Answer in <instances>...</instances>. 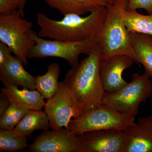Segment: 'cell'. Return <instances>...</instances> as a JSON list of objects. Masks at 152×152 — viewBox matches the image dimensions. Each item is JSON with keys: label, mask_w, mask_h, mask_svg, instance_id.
<instances>
[{"label": "cell", "mask_w": 152, "mask_h": 152, "mask_svg": "<svg viewBox=\"0 0 152 152\" xmlns=\"http://www.w3.org/2000/svg\"><path fill=\"white\" fill-rule=\"evenodd\" d=\"M107 7L101 6L86 17L75 13L66 14L61 20L48 18L45 14L37 15L40 28L38 36L56 40L80 41L93 39L100 31L107 15Z\"/></svg>", "instance_id": "1"}, {"label": "cell", "mask_w": 152, "mask_h": 152, "mask_svg": "<svg viewBox=\"0 0 152 152\" xmlns=\"http://www.w3.org/2000/svg\"><path fill=\"white\" fill-rule=\"evenodd\" d=\"M100 53L98 49L72 67L66 75L64 82L83 113L102 104L106 92L100 75Z\"/></svg>", "instance_id": "2"}, {"label": "cell", "mask_w": 152, "mask_h": 152, "mask_svg": "<svg viewBox=\"0 0 152 152\" xmlns=\"http://www.w3.org/2000/svg\"><path fill=\"white\" fill-rule=\"evenodd\" d=\"M129 0H117L107 7V15L100 31L95 38L100 53L101 61L113 56L124 55L138 64L130 34L124 24V14Z\"/></svg>", "instance_id": "3"}, {"label": "cell", "mask_w": 152, "mask_h": 152, "mask_svg": "<svg viewBox=\"0 0 152 152\" xmlns=\"http://www.w3.org/2000/svg\"><path fill=\"white\" fill-rule=\"evenodd\" d=\"M18 10L11 13L0 15V41L12 50L24 65L28 55L35 45L32 23L23 18Z\"/></svg>", "instance_id": "4"}, {"label": "cell", "mask_w": 152, "mask_h": 152, "mask_svg": "<svg viewBox=\"0 0 152 152\" xmlns=\"http://www.w3.org/2000/svg\"><path fill=\"white\" fill-rule=\"evenodd\" d=\"M134 119L126 116L112 106L102 104L83 112L77 118L72 119L68 129L76 135L110 129L124 131L135 123Z\"/></svg>", "instance_id": "5"}, {"label": "cell", "mask_w": 152, "mask_h": 152, "mask_svg": "<svg viewBox=\"0 0 152 152\" xmlns=\"http://www.w3.org/2000/svg\"><path fill=\"white\" fill-rule=\"evenodd\" d=\"M152 94V82L144 73L133 74L132 79L123 88L111 94L106 93L102 104L112 106L126 116L135 119L141 104Z\"/></svg>", "instance_id": "6"}, {"label": "cell", "mask_w": 152, "mask_h": 152, "mask_svg": "<svg viewBox=\"0 0 152 152\" xmlns=\"http://www.w3.org/2000/svg\"><path fill=\"white\" fill-rule=\"evenodd\" d=\"M33 38L36 43L28 53V58L57 57L66 60L72 67L79 64L80 55L88 56L99 49L95 38L80 41L50 40L39 37L35 32Z\"/></svg>", "instance_id": "7"}, {"label": "cell", "mask_w": 152, "mask_h": 152, "mask_svg": "<svg viewBox=\"0 0 152 152\" xmlns=\"http://www.w3.org/2000/svg\"><path fill=\"white\" fill-rule=\"evenodd\" d=\"M45 112L48 118L52 129H68L72 118H76L83 113L73 94L64 82H59L54 96L47 100Z\"/></svg>", "instance_id": "8"}, {"label": "cell", "mask_w": 152, "mask_h": 152, "mask_svg": "<svg viewBox=\"0 0 152 152\" xmlns=\"http://www.w3.org/2000/svg\"><path fill=\"white\" fill-rule=\"evenodd\" d=\"M76 152H124L126 136L124 131L110 129L77 135Z\"/></svg>", "instance_id": "9"}, {"label": "cell", "mask_w": 152, "mask_h": 152, "mask_svg": "<svg viewBox=\"0 0 152 152\" xmlns=\"http://www.w3.org/2000/svg\"><path fill=\"white\" fill-rule=\"evenodd\" d=\"M77 135L66 128L44 131L28 147L31 152H76Z\"/></svg>", "instance_id": "10"}, {"label": "cell", "mask_w": 152, "mask_h": 152, "mask_svg": "<svg viewBox=\"0 0 152 152\" xmlns=\"http://www.w3.org/2000/svg\"><path fill=\"white\" fill-rule=\"evenodd\" d=\"M134 61L131 57L118 55L101 61L99 73L106 93L118 91L128 83L122 77L124 71L132 65Z\"/></svg>", "instance_id": "11"}, {"label": "cell", "mask_w": 152, "mask_h": 152, "mask_svg": "<svg viewBox=\"0 0 152 152\" xmlns=\"http://www.w3.org/2000/svg\"><path fill=\"white\" fill-rule=\"evenodd\" d=\"M126 136L124 152H152V116L139 118L124 131Z\"/></svg>", "instance_id": "12"}, {"label": "cell", "mask_w": 152, "mask_h": 152, "mask_svg": "<svg viewBox=\"0 0 152 152\" xmlns=\"http://www.w3.org/2000/svg\"><path fill=\"white\" fill-rule=\"evenodd\" d=\"M18 58L11 56L8 61L0 69V80L4 87L20 86L28 89L36 90V77L25 69Z\"/></svg>", "instance_id": "13"}, {"label": "cell", "mask_w": 152, "mask_h": 152, "mask_svg": "<svg viewBox=\"0 0 152 152\" xmlns=\"http://www.w3.org/2000/svg\"><path fill=\"white\" fill-rule=\"evenodd\" d=\"M50 7L57 10L63 15L70 13L83 15L91 12L101 6L108 5L104 0H45Z\"/></svg>", "instance_id": "14"}, {"label": "cell", "mask_w": 152, "mask_h": 152, "mask_svg": "<svg viewBox=\"0 0 152 152\" xmlns=\"http://www.w3.org/2000/svg\"><path fill=\"white\" fill-rule=\"evenodd\" d=\"M18 87L15 86L4 87L1 89V91L7 96L11 102H18L31 110H42L45 102L40 93L36 90H29L25 88L20 90Z\"/></svg>", "instance_id": "15"}, {"label": "cell", "mask_w": 152, "mask_h": 152, "mask_svg": "<svg viewBox=\"0 0 152 152\" xmlns=\"http://www.w3.org/2000/svg\"><path fill=\"white\" fill-rule=\"evenodd\" d=\"M133 48L145 73L152 79V37L144 34L130 33Z\"/></svg>", "instance_id": "16"}, {"label": "cell", "mask_w": 152, "mask_h": 152, "mask_svg": "<svg viewBox=\"0 0 152 152\" xmlns=\"http://www.w3.org/2000/svg\"><path fill=\"white\" fill-rule=\"evenodd\" d=\"M50 128L49 118L45 111L30 110L14 129L28 138L31 137L35 131L47 130Z\"/></svg>", "instance_id": "17"}, {"label": "cell", "mask_w": 152, "mask_h": 152, "mask_svg": "<svg viewBox=\"0 0 152 152\" xmlns=\"http://www.w3.org/2000/svg\"><path fill=\"white\" fill-rule=\"evenodd\" d=\"M61 72L58 64L52 63L48 66L45 74L36 77V90L47 100L53 97L56 92Z\"/></svg>", "instance_id": "18"}, {"label": "cell", "mask_w": 152, "mask_h": 152, "mask_svg": "<svg viewBox=\"0 0 152 152\" xmlns=\"http://www.w3.org/2000/svg\"><path fill=\"white\" fill-rule=\"evenodd\" d=\"M124 22L128 31L152 37V15H144L137 10L125 11Z\"/></svg>", "instance_id": "19"}, {"label": "cell", "mask_w": 152, "mask_h": 152, "mask_svg": "<svg viewBox=\"0 0 152 152\" xmlns=\"http://www.w3.org/2000/svg\"><path fill=\"white\" fill-rule=\"evenodd\" d=\"M27 137L12 129L0 130V151L14 152L28 147Z\"/></svg>", "instance_id": "20"}, {"label": "cell", "mask_w": 152, "mask_h": 152, "mask_svg": "<svg viewBox=\"0 0 152 152\" xmlns=\"http://www.w3.org/2000/svg\"><path fill=\"white\" fill-rule=\"evenodd\" d=\"M29 110L20 103L12 101L8 108L0 116V128L3 129H14Z\"/></svg>", "instance_id": "21"}, {"label": "cell", "mask_w": 152, "mask_h": 152, "mask_svg": "<svg viewBox=\"0 0 152 152\" xmlns=\"http://www.w3.org/2000/svg\"><path fill=\"white\" fill-rule=\"evenodd\" d=\"M138 9H143L149 15H152V0H129L127 10H137Z\"/></svg>", "instance_id": "22"}, {"label": "cell", "mask_w": 152, "mask_h": 152, "mask_svg": "<svg viewBox=\"0 0 152 152\" xmlns=\"http://www.w3.org/2000/svg\"><path fill=\"white\" fill-rule=\"evenodd\" d=\"M18 8V0H0V15H7Z\"/></svg>", "instance_id": "23"}, {"label": "cell", "mask_w": 152, "mask_h": 152, "mask_svg": "<svg viewBox=\"0 0 152 152\" xmlns=\"http://www.w3.org/2000/svg\"><path fill=\"white\" fill-rule=\"evenodd\" d=\"M12 53V50L5 44L0 42V69L6 65Z\"/></svg>", "instance_id": "24"}, {"label": "cell", "mask_w": 152, "mask_h": 152, "mask_svg": "<svg viewBox=\"0 0 152 152\" xmlns=\"http://www.w3.org/2000/svg\"><path fill=\"white\" fill-rule=\"evenodd\" d=\"M11 101L5 94L1 93L0 94V116L2 115L8 108L11 104Z\"/></svg>", "instance_id": "25"}, {"label": "cell", "mask_w": 152, "mask_h": 152, "mask_svg": "<svg viewBox=\"0 0 152 152\" xmlns=\"http://www.w3.org/2000/svg\"><path fill=\"white\" fill-rule=\"evenodd\" d=\"M26 1L27 0H18V10L22 13L23 16H24V9Z\"/></svg>", "instance_id": "26"}, {"label": "cell", "mask_w": 152, "mask_h": 152, "mask_svg": "<svg viewBox=\"0 0 152 152\" xmlns=\"http://www.w3.org/2000/svg\"><path fill=\"white\" fill-rule=\"evenodd\" d=\"M104 1H106L108 4H112L115 2L117 0H104Z\"/></svg>", "instance_id": "27"}]
</instances>
